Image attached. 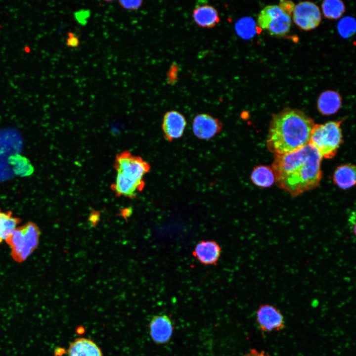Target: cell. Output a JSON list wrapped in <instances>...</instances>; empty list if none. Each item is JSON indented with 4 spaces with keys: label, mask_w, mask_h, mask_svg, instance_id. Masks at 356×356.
Masks as SVG:
<instances>
[{
    "label": "cell",
    "mask_w": 356,
    "mask_h": 356,
    "mask_svg": "<svg viewBox=\"0 0 356 356\" xmlns=\"http://www.w3.org/2000/svg\"><path fill=\"white\" fill-rule=\"evenodd\" d=\"M322 158L309 143L292 152L274 155L271 169L277 185L293 197L315 188L322 178Z\"/></svg>",
    "instance_id": "obj_1"
},
{
    "label": "cell",
    "mask_w": 356,
    "mask_h": 356,
    "mask_svg": "<svg viewBox=\"0 0 356 356\" xmlns=\"http://www.w3.org/2000/svg\"><path fill=\"white\" fill-rule=\"evenodd\" d=\"M314 125L311 117L299 109L286 108L273 114L267 140L268 150L274 155L299 150L309 144Z\"/></svg>",
    "instance_id": "obj_2"
},
{
    "label": "cell",
    "mask_w": 356,
    "mask_h": 356,
    "mask_svg": "<svg viewBox=\"0 0 356 356\" xmlns=\"http://www.w3.org/2000/svg\"><path fill=\"white\" fill-rule=\"evenodd\" d=\"M116 177L111 189L118 196L136 197L145 186L144 177L150 170V164L139 156L124 150L115 157Z\"/></svg>",
    "instance_id": "obj_3"
},
{
    "label": "cell",
    "mask_w": 356,
    "mask_h": 356,
    "mask_svg": "<svg viewBox=\"0 0 356 356\" xmlns=\"http://www.w3.org/2000/svg\"><path fill=\"white\" fill-rule=\"evenodd\" d=\"M40 236L39 228L33 222L16 227L5 241L12 259L18 263L25 261L37 248Z\"/></svg>",
    "instance_id": "obj_4"
},
{
    "label": "cell",
    "mask_w": 356,
    "mask_h": 356,
    "mask_svg": "<svg viewBox=\"0 0 356 356\" xmlns=\"http://www.w3.org/2000/svg\"><path fill=\"white\" fill-rule=\"evenodd\" d=\"M342 122L330 121L314 125L309 143L318 151L322 157L331 159L336 155L342 142Z\"/></svg>",
    "instance_id": "obj_5"
},
{
    "label": "cell",
    "mask_w": 356,
    "mask_h": 356,
    "mask_svg": "<svg viewBox=\"0 0 356 356\" xmlns=\"http://www.w3.org/2000/svg\"><path fill=\"white\" fill-rule=\"evenodd\" d=\"M291 16L278 5H268L263 8L257 17L258 27L273 36L282 37L290 31Z\"/></svg>",
    "instance_id": "obj_6"
},
{
    "label": "cell",
    "mask_w": 356,
    "mask_h": 356,
    "mask_svg": "<svg viewBox=\"0 0 356 356\" xmlns=\"http://www.w3.org/2000/svg\"><path fill=\"white\" fill-rule=\"evenodd\" d=\"M292 16L294 23L304 31L315 29L321 21L319 8L312 1H301L295 4Z\"/></svg>",
    "instance_id": "obj_7"
},
{
    "label": "cell",
    "mask_w": 356,
    "mask_h": 356,
    "mask_svg": "<svg viewBox=\"0 0 356 356\" xmlns=\"http://www.w3.org/2000/svg\"><path fill=\"white\" fill-rule=\"evenodd\" d=\"M222 124L218 118L206 113L197 114L193 119L192 130L194 134L201 139H209L220 133Z\"/></svg>",
    "instance_id": "obj_8"
},
{
    "label": "cell",
    "mask_w": 356,
    "mask_h": 356,
    "mask_svg": "<svg viewBox=\"0 0 356 356\" xmlns=\"http://www.w3.org/2000/svg\"><path fill=\"white\" fill-rule=\"evenodd\" d=\"M257 320L260 329L264 332L280 330L285 327L280 311L268 304L262 305L257 312Z\"/></svg>",
    "instance_id": "obj_9"
},
{
    "label": "cell",
    "mask_w": 356,
    "mask_h": 356,
    "mask_svg": "<svg viewBox=\"0 0 356 356\" xmlns=\"http://www.w3.org/2000/svg\"><path fill=\"white\" fill-rule=\"evenodd\" d=\"M185 117L176 110L167 111L164 114L162 121V130L165 138L172 141L180 138L186 126Z\"/></svg>",
    "instance_id": "obj_10"
},
{
    "label": "cell",
    "mask_w": 356,
    "mask_h": 356,
    "mask_svg": "<svg viewBox=\"0 0 356 356\" xmlns=\"http://www.w3.org/2000/svg\"><path fill=\"white\" fill-rule=\"evenodd\" d=\"M222 248L216 241L202 240L194 247L192 254L202 265H217L221 255Z\"/></svg>",
    "instance_id": "obj_11"
},
{
    "label": "cell",
    "mask_w": 356,
    "mask_h": 356,
    "mask_svg": "<svg viewBox=\"0 0 356 356\" xmlns=\"http://www.w3.org/2000/svg\"><path fill=\"white\" fill-rule=\"evenodd\" d=\"M195 23L199 27L211 28L215 27L220 21L216 8L207 3L197 4L192 12Z\"/></svg>",
    "instance_id": "obj_12"
},
{
    "label": "cell",
    "mask_w": 356,
    "mask_h": 356,
    "mask_svg": "<svg viewBox=\"0 0 356 356\" xmlns=\"http://www.w3.org/2000/svg\"><path fill=\"white\" fill-rule=\"evenodd\" d=\"M171 320L166 315H157L152 318L150 323V333L152 339L157 343L167 342L173 333Z\"/></svg>",
    "instance_id": "obj_13"
},
{
    "label": "cell",
    "mask_w": 356,
    "mask_h": 356,
    "mask_svg": "<svg viewBox=\"0 0 356 356\" xmlns=\"http://www.w3.org/2000/svg\"><path fill=\"white\" fill-rule=\"evenodd\" d=\"M342 97L335 90H327L322 92L317 101V108L319 112L324 115H330L336 113L341 108Z\"/></svg>",
    "instance_id": "obj_14"
},
{
    "label": "cell",
    "mask_w": 356,
    "mask_h": 356,
    "mask_svg": "<svg viewBox=\"0 0 356 356\" xmlns=\"http://www.w3.org/2000/svg\"><path fill=\"white\" fill-rule=\"evenodd\" d=\"M67 356H102V354L93 341L80 338L71 343L67 351Z\"/></svg>",
    "instance_id": "obj_15"
},
{
    "label": "cell",
    "mask_w": 356,
    "mask_h": 356,
    "mask_svg": "<svg viewBox=\"0 0 356 356\" xmlns=\"http://www.w3.org/2000/svg\"><path fill=\"white\" fill-rule=\"evenodd\" d=\"M333 180L334 183L342 189H347L356 183V167L350 164L339 166L335 170Z\"/></svg>",
    "instance_id": "obj_16"
},
{
    "label": "cell",
    "mask_w": 356,
    "mask_h": 356,
    "mask_svg": "<svg viewBox=\"0 0 356 356\" xmlns=\"http://www.w3.org/2000/svg\"><path fill=\"white\" fill-rule=\"evenodd\" d=\"M250 178L254 184L262 187H269L275 181L272 169L267 166L260 165L255 167L251 173Z\"/></svg>",
    "instance_id": "obj_17"
},
{
    "label": "cell",
    "mask_w": 356,
    "mask_h": 356,
    "mask_svg": "<svg viewBox=\"0 0 356 356\" xmlns=\"http://www.w3.org/2000/svg\"><path fill=\"white\" fill-rule=\"evenodd\" d=\"M20 223V219L13 216L11 212L0 209V243L5 241Z\"/></svg>",
    "instance_id": "obj_18"
},
{
    "label": "cell",
    "mask_w": 356,
    "mask_h": 356,
    "mask_svg": "<svg viewBox=\"0 0 356 356\" xmlns=\"http://www.w3.org/2000/svg\"><path fill=\"white\" fill-rule=\"evenodd\" d=\"M324 16L329 19L335 20L340 18L345 11L344 3L340 0H325L321 4Z\"/></svg>",
    "instance_id": "obj_19"
},
{
    "label": "cell",
    "mask_w": 356,
    "mask_h": 356,
    "mask_svg": "<svg viewBox=\"0 0 356 356\" xmlns=\"http://www.w3.org/2000/svg\"><path fill=\"white\" fill-rule=\"evenodd\" d=\"M339 27L338 28L340 33L343 37H348L350 34H352L355 31V28H353V24L352 19H345L343 20L339 23Z\"/></svg>",
    "instance_id": "obj_20"
},
{
    "label": "cell",
    "mask_w": 356,
    "mask_h": 356,
    "mask_svg": "<svg viewBox=\"0 0 356 356\" xmlns=\"http://www.w3.org/2000/svg\"><path fill=\"white\" fill-rule=\"evenodd\" d=\"M119 5L124 9L128 10H138L142 5L143 1L136 0H119Z\"/></svg>",
    "instance_id": "obj_21"
},
{
    "label": "cell",
    "mask_w": 356,
    "mask_h": 356,
    "mask_svg": "<svg viewBox=\"0 0 356 356\" xmlns=\"http://www.w3.org/2000/svg\"><path fill=\"white\" fill-rule=\"evenodd\" d=\"M285 13L291 16L295 7V3L290 0H280L278 5Z\"/></svg>",
    "instance_id": "obj_22"
},
{
    "label": "cell",
    "mask_w": 356,
    "mask_h": 356,
    "mask_svg": "<svg viewBox=\"0 0 356 356\" xmlns=\"http://www.w3.org/2000/svg\"><path fill=\"white\" fill-rule=\"evenodd\" d=\"M66 44L69 47H77L80 44L79 39L74 33L69 32L68 33Z\"/></svg>",
    "instance_id": "obj_23"
},
{
    "label": "cell",
    "mask_w": 356,
    "mask_h": 356,
    "mask_svg": "<svg viewBox=\"0 0 356 356\" xmlns=\"http://www.w3.org/2000/svg\"><path fill=\"white\" fill-rule=\"evenodd\" d=\"M243 356H269L264 352L258 351L256 350H252L249 353Z\"/></svg>",
    "instance_id": "obj_24"
},
{
    "label": "cell",
    "mask_w": 356,
    "mask_h": 356,
    "mask_svg": "<svg viewBox=\"0 0 356 356\" xmlns=\"http://www.w3.org/2000/svg\"><path fill=\"white\" fill-rule=\"evenodd\" d=\"M98 218L99 215L97 213H96V212L91 213L89 216L90 222L92 223H95V222H97V221H98Z\"/></svg>",
    "instance_id": "obj_25"
}]
</instances>
